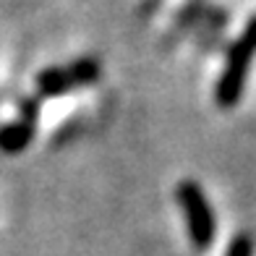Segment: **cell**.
I'll return each instance as SVG.
<instances>
[{"instance_id":"cell-1","label":"cell","mask_w":256,"mask_h":256,"mask_svg":"<svg viewBox=\"0 0 256 256\" xmlns=\"http://www.w3.org/2000/svg\"><path fill=\"white\" fill-rule=\"evenodd\" d=\"M254 58H256V16L246 24V29L240 32V37L236 40V44H232L230 52H228L225 68H222L220 81L214 86V100H217L220 108L230 110L240 102V94H243V86H246L248 68H251Z\"/></svg>"},{"instance_id":"cell-2","label":"cell","mask_w":256,"mask_h":256,"mask_svg":"<svg viewBox=\"0 0 256 256\" xmlns=\"http://www.w3.org/2000/svg\"><path fill=\"white\" fill-rule=\"evenodd\" d=\"M176 202L186 220V230H188L191 243L199 251L209 248L217 238V217L204 188L196 180H180L176 188Z\"/></svg>"},{"instance_id":"cell-3","label":"cell","mask_w":256,"mask_h":256,"mask_svg":"<svg viewBox=\"0 0 256 256\" xmlns=\"http://www.w3.org/2000/svg\"><path fill=\"white\" fill-rule=\"evenodd\" d=\"M102 68L94 58H78L71 66H50L37 74V94L40 97H60L74 89L92 86L100 81Z\"/></svg>"},{"instance_id":"cell-4","label":"cell","mask_w":256,"mask_h":256,"mask_svg":"<svg viewBox=\"0 0 256 256\" xmlns=\"http://www.w3.org/2000/svg\"><path fill=\"white\" fill-rule=\"evenodd\" d=\"M34 131H37V120L32 118H18L14 123H8L0 128V152L6 154H18L32 144L34 138Z\"/></svg>"},{"instance_id":"cell-5","label":"cell","mask_w":256,"mask_h":256,"mask_svg":"<svg viewBox=\"0 0 256 256\" xmlns=\"http://www.w3.org/2000/svg\"><path fill=\"white\" fill-rule=\"evenodd\" d=\"M225 256H254V240L248 232H238L232 236L228 248H225Z\"/></svg>"}]
</instances>
